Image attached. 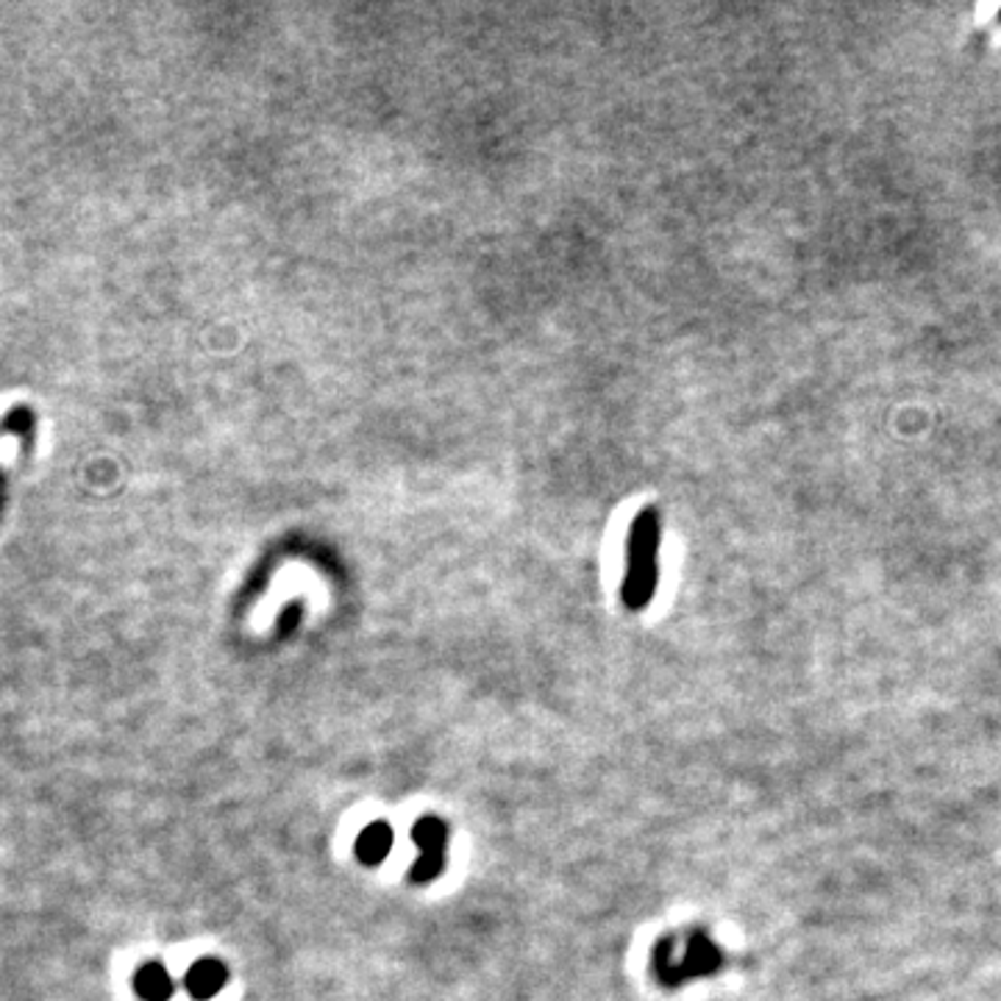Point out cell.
Wrapping results in <instances>:
<instances>
[{"instance_id": "cell-1", "label": "cell", "mask_w": 1001, "mask_h": 1001, "mask_svg": "<svg viewBox=\"0 0 1001 1001\" xmlns=\"http://www.w3.org/2000/svg\"><path fill=\"white\" fill-rule=\"evenodd\" d=\"M660 540L662 523L657 506H643L628 529L626 576L621 598L632 612L646 610L660 582Z\"/></svg>"}, {"instance_id": "cell-2", "label": "cell", "mask_w": 1001, "mask_h": 1001, "mask_svg": "<svg viewBox=\"0 0 1001 1001\" xmlns=\"http://www.w3.org/2000/svg\"><path fill=\"white\" fill-rule=\"evenodd\" d=\"M723 952L716 940L709 938L704 929H693L687 938H662L654 949V971L666 985L687 982L696 977H709L721 971Z\"/></svg>"}, {"instance_id": "cell-3", "label": "cell", "mask_w": 1001, "mask_h": 1001, "mask_svg": "<svg viewBox=\"0 0 1001 1001\" xmlns=\"http://www.w3.org/2000/svg\"><path fill=\"white\" fill-rule=\"evenodd\" d=\"M412 840H415L420 857L412 865V882H431L445 868V849H448V827L429 815L412 827Z\"/></svg>"}, {"instance_id": "cell-4", "label": "cell", "mask_w": 1001, "mask_h": 1001, "mask_svg": "<svg viewBox=\"0 0 1001 1001\" xmlns=\"http://www.w3.org/2000/svg\"><path fill=\"white\" fill-rule=\"evenodd\" d=\"M225 982H229V968L215 957L198 960V963L187 971V977H184L187 993L193 996L195 1001H206L212 999V996H218L220 990L225 988Z\"/></svg>"}, {"instance_id": "cell-5", "label": "cell", "mask_w": 1001, "mask_h": 1001, "mask_svg": "<svg viewBox=\"0 0 1001 1001\" xmlns=\"http://www.w3.org/2000/svg\"><path fill=\"white\" fill-rule=\"evenodd\" d=\"M134 990L143 1001H168L173 996L175 985L170 971L162 963H145L134 974Z\"/></svg>"}, {"instance_id": "cell-6", "label": "cell", "mask_w": 1001, "mask_h": 1001, "mask_svg": "<svg viewBox=\"0 0 1001 1001\" xmlns=\"http://www.w3.org/2000/svg\"><path fill=\"white\" fill-rule=\"evenodd\" d=\"M392 849V829L384 821H376L370 827L362 829V834L356 838V857L365 865H379L384 863L387 854Z\"/></svg>"}, {"instance_id": "cell-7", "label": "cell", "mask_w": 1001, "mask_h": 1001, "mask_svg": "<svg viewBox=\"0 0 1001 1001\" xmlns=\"http://www.w3.org/2000/svg\"><path fill=\"white\" fill-rule=\"evenodd\" d=\"M999 20H1001V9H999Z\"/></svg>"}]
</instances>
